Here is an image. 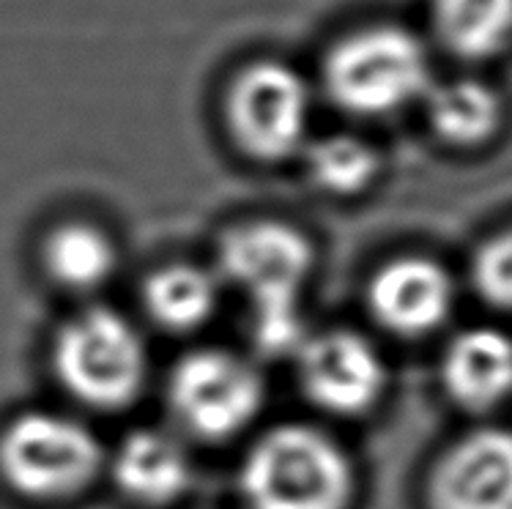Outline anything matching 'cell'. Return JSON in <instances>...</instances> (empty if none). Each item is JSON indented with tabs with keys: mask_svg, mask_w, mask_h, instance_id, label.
<instances>
[{
	"mask_svg": "<svg viewBox=\"0 0 512 509\" xmlns=\"http://www.w3.org/2000/svg\"><path fill=\"white\" fill-rule=\"evenodd\" d=\"M217 266L222 280L250 299L258 348L296 354L307 340L299 296L315 266L313 241L285 219H244L225 230Z\"/></svg>",
	"mask_w": 512,
	"mask_h": 509,
	"instance_id": "cell-1",
	"label": "cell"
},
{
	"mask_svg": "<svg viewBox=\"0 0 512 509\" xmlns=\"http://www.w3.org/2000/svg\"><path fill=\"white\" fill-rule=\"evenodd\" d=\"M315 88L343 115L389 118L430 91L428 47L395 22L356 28L326 50Z\"/></svg>",
	"mask_w": 512,
	"mask_h": 509,
	"instance_id": "cell-2",
	"label": "cell"
},
{
	"mask_svg": "<svg viewBox=\"0 0 512 509\" xmlns=\"http://www.w3.org/2000/svg\"><path fill=\"white\" fill-rule=\"evenodd\" d=\"M318 88L280 58H258L230 74L222 91V126L233 148L255 165H285L313 140Z\"/></svg>",
	"mask_w": 512,
	"mask_h": 509,
	"instance_id": "cell-3",
	"label": "cell"
},
{
	"mask_svg": "<svg viewBox=\"0 0 512 509\" xmlns=\"http://www.w3.org/2000/svg\"><path fill=\"white\" fill-rule=\"evenodd\" d=\"M241 496L250 509H348L354 466L318 427H272L241 463Z\"/></svg>",
	"mask_w": 512,
	"mask_h": 509,
	"instance_id": "cell-4",
	"label": "cell"
},
{
	"mask_svg": "<svg viewBox=\"0 0 512 509\" xmlns=\"http://www.w3.org/2000/svg\"><path fill=\"white\" fill-rule=\"evenodd\" d=\"M63 389L94 408L129 406L148 375V351L135 323L110 307H91L63 323L53 348Z\"/></svg>",
	"mask_w": 512,
	"mask_h": 509,
	"instance_id": "cell-5",
	"label": "cell"
},
{
	"mask_svg": "<svg viewBox=\"0 0 512 509\" xmlns=\"http://www.w3.org/2000/svg\"><path fill=\"white\" fill-rule=\"evenodd\" d=\"M105 452L94 430L55 411H28L0 433V474L31 499H66L102 471Z\"/></svg>",
	"mask_w": 512,
	"mask_h": 509,
	"instance_id": "cell-6",
	"label": "cell"
},
{
	"mask_svg": "<svg viewBox=\"0 0 512 509\" xmlns=\"http://www.w3.org/2000/svg\"><path fill=\"white\" fill-rule=\"evenodd\" d=\"M170 411L192 436L222 441L241 433L263 408V381L247 359L220 348L192 351L173 367Z\"/></svg>",
	"mask_w": 512,
	"mask_h": 509,
	"instance_id": "cell-7",
	"label": "cell"
},
{
	"mask_svg": "<svg viewBox=\"0 0 512 509\" xmlns=\"http://www.w3.org/2000/svg\"><path fill=\"white\" fill-rule=\"evenodd\" d=\"M296 359L304 392L329 414H365L387 389V364L378 348L351 329L307 337Z\"/></svg>",
	"mask_w": 512,
	"mask_h": 509,
	"instance_id": "cell-8",
	"label": "cell"
},
{
	"mask_svg": "<svg viewBox=\"0 0 512 509\" xmlns=\"http://www.w3.org/2000/svg\"><path fill=\"white\" fill-rule=\"evenodd\" d=\"M430 509H512L510 430H474L447 449L430 477Z\"/></svg>",
	"mask_w": 512,
	"mask_h": 509,
	"instance_id": "cell-9",
	"label": "cell"
},
{
	"mask_svg": "<svg viewBox=\"0 0 512 509\" xmlns=\"http://www.w3.org/2000/svg\"><path fill=\"white\" fill-rule=\"evenodd\" d=\"M367 302L384 329L400 337H422L450 318L455 288L439 263L398 258L370 280Z\"/></svg>",
	"mask_w": 512,
	"mask_h": 509,
	"instance_id": "cell-10",
	"label": "cell"
},
{
	"mask_svg": "<svg viewBox=\"0 0 512 509\" xmlns=\"http://www.w3.org/2000/svg\"><path fill=\"white\" fill-rule=\"evenodd\" d=\"M118 490L143 507H165L178 501L192 485V458L187 447L157 427L135 430L113 455Z\"/></svg>",
	"mask_w": 512,
	"mask_h": 509,
	"instance_id": "cell-11",
	"label": "cell"
},
{
	"mask_svg": "<svg viewBox=\"0 0 512 509\" xmlns=\"http://www.w3.org/2000/svg\"><path fill=\"white\" fill-rule=\"evenodd\" d=\"M441 381L460 408H496L512 395V337L491 326L458 334L441 362Z\"/></svg>",
	"mask_w": 512,
	"mask_h": 509,
	"instance_id": "cell-12",
	"label": "cell"
},
{
	"mask_svg": "<svg viewBox=\"0 0 512 509\" xmlns=\"http://www.w3.org/2000/svg\"><path fill=\"white\" fill-rule=\"evenodd\" d=\"M42 260L47 274L66 291H96L113 280L118 247L94 222L69 219L47 233Z\"/></svg>",
	"mask_w": 512,
	"mask_h": 509,
	"instance_id": "cell-13",
	"label": "cell"
},
{
	"mask_svg": "<svg viewBox=\"0 0 512 509\" xmlns=\"http://www.w3.org/2000/svg\"><path fill=\"white\" fill-rule=\"evenodd\" d=\"M143 304L162 329L192 332L214 318L220 304V280L195 263H173L148 277Z\"/></svg>",
	"mask_w": 512,
	"mask_h": 509,
	"instance_id": "cell-14",
	"label": "cell"
},
{
	"mask_svg": "<svg viewBox=\"0 0 512 509\" xmlns=\"http://www.w3.org/2000/svg\"><path fill=\"white\" fill-rule=\"evenodd\" d=\"M433 22L447 50L485 61L512 42V0H436Z\"/></svg>",
	"mask_w": 512,
	"mask_h": 509,
	"instance_id": "cell-15",
	"label": "cell"
},
{
	"mask_svg": "<svg viewBox=\"0 0 512 509\" xmlns=\"http://www.w3.org/2000/svg\"><path fill=\"white\" fill-rule=\"evenodd\" d=\"M299 165L318 192L332 198H354L376 181L381 156L365 137L332 132L313 137L299 156Z\"/></svg>",
	"mask_w": 512,
	"mask_h": 509,
	"instance_id": "cell-16",
	"label": "cell"
},
{
	"mask_svg": "<svg viewBox=\"0 0 512 509\" xmlns=\"http://www.w3.org/2000/svg\"><path fill=\"white\" fill-rule=\"evenodd\" d=\"M428 121L436 135L455 146H477L502 124V102L480 80H452L428 94Z\"/></svg>",
	"mask_w": 512,
	"mask_h": 509,
	"instance_id": "cell-17",
	"label": "cell"
},
{
	"mask_svg": "<svg viewBox=\"0 0 512 509\" xmlns=\"http://www.w3.org/2000/svg\"><path fill=\"white\" fill-rule=\"evenodd\" d=\"M474 285L485 302L512 310V228L482 247L474 260Z\"/></svg>",
	"mask_w": 512,
	"mask_h": 509,
	"instance_id": "cell-18",
	"label": "cell"
}]
</instances>
